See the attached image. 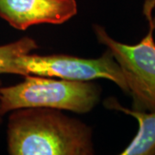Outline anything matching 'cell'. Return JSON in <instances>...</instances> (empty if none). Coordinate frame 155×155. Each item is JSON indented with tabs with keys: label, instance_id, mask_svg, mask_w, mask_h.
<instances>
[{
	"label": "cell",
	"instance_id": "7a4b0ae2",
	"mask_svg": "<svg viewBox=\"0 0 155 155\" xmlns=\"http://www.w3.org/2000/svg\"><path fill=\"white\" fill-rule=\"evenodd\" d=\"M101 88L91 81L26 75L21 83L0 88L4 115L22 108H49L84 114L98 104Z\"/></svg>",
	"mask_w": 155,
	"mask_h": 155
},
{
	"label": "cell",
	"instance_id": "6da1fadb",
	"mask_svg": "<svg viewBox=\"0 0 155 155\" xmlns=\"http://www.w3.org/2000/svg\"><path fill=\"white\" fill-rule=\"evenodd\" d=\"M7 144L11 155L94 154L91 128L49 108L11 111Z\"/></svg>",
	"mask_w": 155,
	"mask_h": 155
},
{
	"label": "cell",
	"instance_id": "277c9868",
	"mask_svg": "<svg viewBox=\"0 0 155 155\" xmlns=\"http://www.w3.org/2000/svg\"><path fill=\"white\" fill-rule=\"evenodd\" d=\"M16 67L17 75L21 76L39 75L79 81L105 78L128 93L122 69L108 48L96 59H84L68 54L38 55L29 53L17 57Z\"/></svg>",
	"mask_w": 155,
	"mask_h": 155
},
{
	"label": "cell",
	"instance_id": "ba28073f",
	"mask_svg": "<svg viewBox=\"0 0 155 155\" xmlns=\"http://www.w3.org/2000/svg\"><path fill=\"white\" fill-rule=\"evenodd\" d=\"M2 87V80H1V78H0V88ZM5 116L4 114H3V112H2V110H1V104H0V123L2 122V117Z\"/></svg>",
	"mask_w": 155,
	"mask_h": 155
},
{
	"label": "cell",
	"instance_id": "52a82bcc",
	"mask_svg": "<svg viewBox=\"0 0 155 155\" xmlns=\"http://www.w3.org/2000/svg\"><path fill=\"white\" fill-rule=\"evenodd\" d=\"M39 48L35 40L22 37L14 42L0 45V74H17V57L31 53Z\"/></svg>",
	"mask_w": 155,
	"mask_h": 155
},
{
	"label": "cell",
	"instance_id": "9c48e42d",
	"mask_svg": "<svg viewBox=\"0 0 155 155\" xmlns=\"http://www.w3.org/2000/svg\"><path fill=\"white\" fill-rule=\"evenodd\" d=\"M153 25H154V28H155V15L153 17Z\"/></svg>",
	"mask_w": 155,
	"mask_h": 155
},
{
	"label": "cell",
	"instance_id": "8992f818",
	"mask_svg": "<svg viewBox=\"0 0 155 155\" xmlns=\"http://www.w3.org/2000/svg\"><path fill=\"white\" fill-rule=\"evenodd\" d=\"M104 106L110 110L121 111L126 115L133 116L138 122V132L121 154H155V111L146 112L129 110L121 105L114 97L105 100Z\"/></svg>",
	"mask_w": 155,
	"mask_h": 155
},
{
	"label": "cell",
	"instance_id": "3957f363",
	"mask_svg": "<svg viewBox=\"0 0 155 155\" xmlns=\"http://www.w3.org/2000/svg\"><path fill=\"white\" fill-rule=\"evenodd\" d=\"M155 0H145L143 14L148 22V31L137 44L128 45L113 39L103 26L93 25L100 44L110 50L126 79L128 94L133 98L132 110L155 111V30L153 17Z\"/></svg>",
	"mask_w": 155,
	"mask_h": 155
},
{
	"label": "cell",
	"instance_id": "5b68a950",
	"mask_svg": "<svg viewBox=\"0 0 155 155\" xmlns=\"http://www.w3.org/2000/svg\"><path fill=\"white\" fill-rule=\"evenodd\" d=\"M77 12L76 0H0V18L18 30L42 23L61 24Z\"/></svg>",
	"mask_w": 155,
	"mask_h": 155
}]
</instances>
